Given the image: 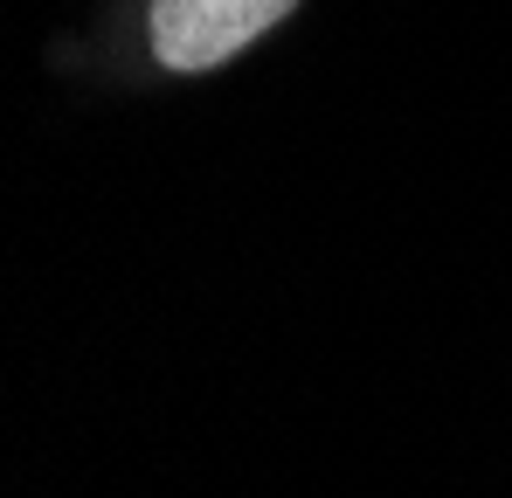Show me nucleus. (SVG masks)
<instances>
[{"label": "nucleus", "instance_id": "1", "mask_svg": "<svg viewBox=\"0 0 512 498\" xmlns=\"http://www.w3.org/2000/svg\"><path fill=\"white\" fill-rule=\"evenodd\" d=\"M298 0H153V56L167 70H215L277 28Z\"/></svg>", "mask_w": 512, "mask_h": 498}]
</instances>
